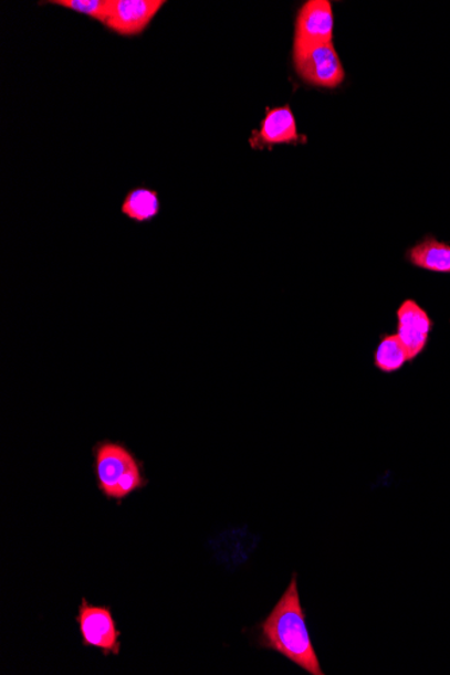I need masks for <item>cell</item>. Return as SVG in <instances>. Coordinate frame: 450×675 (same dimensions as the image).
<instances>
[{
    "mask_svg": "<svg viewBox=\"0 0 450 675\" xmlns=\"http://www.w3.org/2000/svg\"><path fill=\"white\" fill-rule=\"evenodd\" d=\"M410 363L409 355L397 334L380 337L374 352V367L381 373H396Z\"/></svg>",
    "mask_w": 450,
    "mask_h": 675,
    "instance_id": "cell-11",
    "label": "cell"
},
{
    "mask_svg": "<svg viewBox=\"0 0 450 675\" xmlns=\"http://www.w3.org/2000/svg\"><path fill=\"white\" fill-rule=\"evenodd\" d=\"M164 0H109L104 27L122 36H135L145 32L164 8Z\"/></svg>",
    "mask_w": 450,
    "mask_h": 675,
    "instance_id": "cell-5",
    "label": "cell"
},
{
    "mask_svg": "<svg viewBox=\"0 0 450 675\" xmlns=\"http://www.w3.org/2000/svg\"><path fill=\"white\" fill-rule=\"evenodd\" d=\"M76 622L84 647L102 650L103 655H119L121 631L116 625L109 607L91 605L83 598L79 607Z\"/></svg>",
    "mask_w": 450,
    "mask_h": 675,
    "instance_id": "cell-4",
    "label": "cell"
},
{
    "mask_svg": "<svg viewBox=\"0 0 450 675\" xmlns=\"http://www.w3.org/2000/svg\"><path fill=\"white\" fill-rule=\"evenodd\" d=\"M332 4L328 0H310L299 11L295 21L294 48L329 44L333 40Z\"/></svg>",
    "mask_w": 450,
    "mask_h": 675,
    "instance_id": "cell-7",
    "label": "cell"
},
{
    "mask_svg": "<svg viewBox=\"0 0 450 675\" xmlns=\"http://www.w3.org/2000/svg\"><path fill=\"white\" fill-rule=\"evenodd\" d=\"M433 327L429 313L416 299L408 298L399 305L396 334L409 355L410 363L427 349Z\"/></svg>",
    "mask_w": 450,
    "mask_h": 675,
    "instance_id": "cell-6",
    "label": "cell"
},
{
    "mask_svg": "<svg viewBox=\"0 0 450 675\" xmlns=\"http://www.w3.org/2000/svg\"><path fill=\"white\" fill-rule=\"evenodd\" d=\"M411 266L436 274H450V244L427 235L406 251Z\"/></svg>",
    "mask_w": 450,
    "mask_h": 675,
    "instance_id": "cell-9",
    "label": "cell"
},
{
    "mask_svg": "<svg viewBox=\"0 0 450 675\" xmlns=\"http://www.w3.org/2000/svg\"><path fill=\"white\" fill-rule=\"evenodd\" d=\"M51 4L61 6L104 23L106 21L109 0H53Z\"/></svg>",
    "mask_w": 450,
    "mask_h": 675,
    "instance_id": "cell-12",
    "label": "cell"
},
{
    "mask_svg": "<svg viewBox=\"0 0 450 675\" xmlns=\"http://www.w3.org/2000/svg\"><path fill=\"white\" fill-rule=\"evenodd\" d=\"M293 61L299 76L313 87L332 89L344 82V67L333 42L294 48Z\"/></svg>",
    "mask_w": 450,
    "mask_h": 675,
    "instance_id": "cell-3",
    "label": "cell"
},
{
    "mask_svg": "<svg viewBox=\"0 0 450 675\" xmlns=\"http://www.w3.org/2000/svg\"><path fill=\"white\" fill-rule=\"evenodd\" d=\"M97 489L119 503L149 486L144 462L122 441L101 440L92 447Z\"/></svg>",
    "mask_w": 450,
    "mask_h": 675,
    "instance_id": "cell-2",
    "label": "cell"
},
{
    "mask_svg": "<svg viewBox=\"0 0 450 675\" xmlns=\"http://www.w3.org/2000/svg\"><path fill=\"white\" fill-rule=\"evenodd\" d=\"M258 646L285 656L311 675H325L302 609L297 574L268 618L259 624Z\"/></svg>",
    "mask_w": 450,
    "mask_h": 675,
    "instance_id": "cell-1",
    "label": "cell"
},
{
    "mask_svg": "<svg viewBox=\"0 0 450 675\" xmlns=\"http://www.w3.org/2000/svg\"><path fill=\"white\" fill-rule=\"evenodd\" d=\"M121 212L134 223H151L161 213V200L157 190L145 187L134 188L123 200Z\"/></svg>",
    "mask_w": 450,
    "mask_h": 675,
    "instance_id": "cell-10",
    "label": "cell"
},
{
    "mask_svg": "<svg viewBox=\"0 0 450 675\" xmlns=\"http://www.w3.org/2000/svg\"><path fill=\"white\" fill-rule=\"evenodd\" d=\"M301 135L297 122L290 106L270 108L264 115L258 131L252 133L250 145L252 149H270L276 145H297Z\"/></svg>",
    "mask_w": 450,
    "mask_h": 675,
    "instance_id": "cell-8",
    "label": "cell"
}]
</instances>
